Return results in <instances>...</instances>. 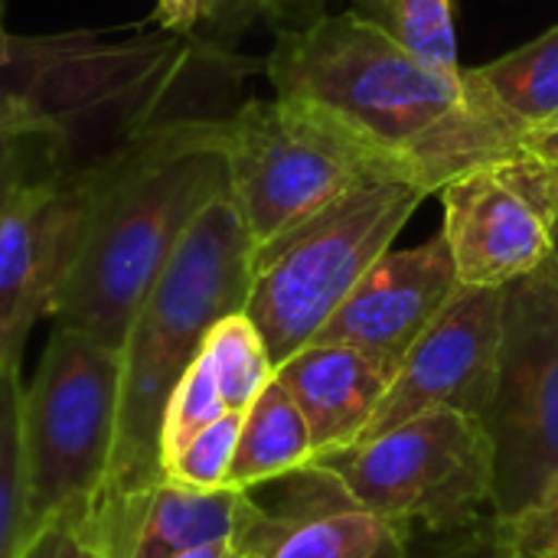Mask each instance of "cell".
Wrapping results in <instances>:
<instances>
[{
	"label": "cell",
	"mask_w": 558,
	"mask_h": 558,
	"mask_svg": "<svg viewBox=\"0 0 558 558\" xmlns=\"http://www.w3.org/2000/svg\"><path fill=\"white\" fill-rule=\"evenodd\" d=\"M265 69L275 95L330 111L425 193L526 150L530 128L474 69L428 65L356 10L281 29Z\"/></svg>",
	"instance_id": "cell-1"
},
{
	"label": "cell",
	"mask_w": 558,
	"mask_h": 558,
	"mask_svg": "<svg viewBox=\"0 0 558 558\" xmlns=\"http://www.w3.org/2000/svg\"><path fill=\"white\" fill-rule=\"evenodd\" d=\"M222 118H173L82 170L88 206L75 255L46 314L56 327L121 350L190 226L229 193Z\"/></svg>",
	"instance_id": "cell-2"
},
{
	"label": "cell",
	"mask_w": 558,
	"mask_h": 558,
	"mask_svg": "<svg viewBox=\"0 0 558 558\" xmlns=\"http://www.w3.org/2000/svg\"><path fill=\"white\" fill-rule=\"evenodd\" d=\"M255 242L232 203L213 199L144 298L121 343V415L108 481L82 520L101 558H131L141 520L163 484L160 422L170 392L203 353L209 330L245 311Z\"/></svg>",
	"instance_id": "cell-3"
},
{
	"label": "cell",
	"mask_w": 558,
	"mask_h": 558,
	"mask_svg": "<svg viewBox=\"0 0 558 558\" xmlns=\"http://www.w3.org/2000/svg\"><path fill=\"white\" fill-rule=\"evenodd\" d=\"M222 49L167 29L111 36L69 29L13 36L0 29V131L62 137L82 170L186 108L190 75Z\"/></svg>",
	"instance_id": "cell-4"
},
{
	"label": "cell",
	"mask_w": 558,
	"mask_h": 558,
	"mask_svg": "<svg viewBox=\"0 0 558 558\" xmlns=\"http://www.w3.org/2000/svg\"><path fill=\"white\" fill-rule=\"evenodd\" d=\"M425 196L405 177H379L255 248L245 314L258 327L275 369L314 343L360 278L392 248Z\"/></svg>",
	"instance_id": "cell-5"
},
{
	"label": "cell",
	"mask_w": 558,
	"mask_h": 558,
	"mask_svg": "<svg viewBox=\"0 0 558 558\" xmlns=\"http://www.w3.org/2000/svg\"><path fill=\"white\" fill-rule=\"evenodd\" d=\"M222 154L229 196L255 248L288 235L360 183L405 177L330 111L281 95L252 98L229 111Z\"/></svg>",
	"instance_id": "cell-6"
},
{
	"label": "cell",
	"mask_w": 558,
	"mask_h": 558,
	"mask_svg": "<svg viewBox=\"0 0 558 558\" xmlns=\"http://www.w3.org/2000/svg\"><path fill=\"white\" fill-rule=\"evenodd\" d=\"M121 415V350L56 327L20 399V451L33 533L85 517L101 494Z\"/></svg>",
	"instance_id": "cell-7"
},
{
	"label": "cell",
	"mask_w": 558,
	"mask_h": 558,
	"mask_svg": "<svg viewBox=\"0 0 558 558\" xmlns=\"http://www.w3.org/2000/svg\"><path fill=\"white\" fill-rule=\"evenodd\" d=\"M373 513L409 533L481 520L494 494V445L481 418L428 412L376 438L317 454Z\"/></svg>",
	"instance_id": "cell-8"
},
{
	"label": "cell",
	"mask_w": 558,
	"mask_h": 558,
	"mask_svg": "<svg viewBox=\"0 0 558 558\" xmlns=\"http://www.w3.org/2000/svg\"><path fill=\"white\" fill-rule=\"evenodd\" d=\"M494 445L497 520L558 481V258L504 288L497 392L484 415Z\"/></svg>",
	"instance_id": "cell-9"
},
{
	"label": "cell",
	"mask_w": 558,
	"mask_h": 558,
	"mask_svg": "<svg viewBox=\"0 0 558 558\" xmlns=\"http://www.w3.org/2000/svg\"><path fill=\"white\" fill-rule=\"evenodd\" d=\"M232 546L242 558H409V536L314 461L242 490Z\"/></svg>",
	"instance_id": "cell-10"
},
{
	"label": "cell",
	"mask_w": 558,
	"mask_h": 558,
	"mask_svg": "<svg viewBox=\"0 0 558 558\" xmlns=\"http://www.w3.org/2000/svg\"><path fill=\"white\" fill-rule=\"evenodd\" d=\"M504 288H458L432 327L405 353L366 435L376 438L428 412H461L484 422L500 366Z\"/></svg>",
	"instance_id": "cell-11"
},
{
	"label": "cell",
	"mask_w": 558,
	"mask_h": 558,
	"mask_svg": "<svg viewBox=\"0 0 558 558\" xmlns=\"http://www.w3.org/2000/svg\"><path fill=\"white\" fill-rule=\"evenodd\" d=\"M458 288V268L441 232L415 248H389L320 327L314 343L353 347L399 373L405 353Z\"/></svg>",
	"instance_id": "cell-12"
},
{
	"label": "cell",
	"mask_w": 558,
	"mask_h": 558,
	"mask_svg": "<svg viewBox=\"0 0 558 558\" xmlns=\"http://www.w3.org/2000/svg\"><path fill=\"white\" fill-rule=\"evenodd\" d=\"M88 177L29 190L0 222V369L20 366L26 337L49 314L75 255Z\"/></svg>",
	"instance_id": "cell-13"
},
{
	"label": "cell",
	"mask_w": 558,
	"mask_h": 558,
	"mask_svg": "<svg viewBox=\"0 0 558 558\" xmlns=\"http://www.w3.org/2000/svg\"><path fill=\"white\" fill-rule=\"evenodd\" d=\"M441 235L464 288H507L556 255L549 219L504 180L497 163L454 177L441 186Z\"/></svg>",
	"instance_id": "cell-14"
},
{
	"label": "cell",
	"mask_w": 558,
	"mask_h": 558,
	"mask_svg": "<svg viewBox=\"0 0 558 558\" xmlns=\"http://www.w3.org/2000/svg\"><path fill=\"white\" fill-rule=\"evenodd\" d=\"M275 379L301 409L317 458L356 445L366 435L396 369L353 347L307 343L275 369Z\"/></svg>",
	"instance_id": "cell-15"
},
{
	"label": "cell",
	"mask_w": 558,
	"mask_h": 558,
	"mask_svg": "<svg viewBox=\"0 0 558 558\" xmlns=\"http://www.w3.org/2000/svg\"><path fill=\"white\" fill-rule=\"evenodd\" d=\"M242 510V490H186L160 484L141 520L131 558H180L206 543L232 539Z\"/></svg>",
	"instance_id": "cell-16"
},
{
	"label": "cell",
	"mask_w": 558,
	"mask_h": 558,
	"mask_svg": "<svg viewBox=\"0 0 558 558\" xmlns=\"http://www.w3.org/2000/svg\"><path fill=\"white\" fill-rule=\"evenodd\" d=\"M311 458H314L311 428L301 409L294 405V399L288 396V389L278 379H271L242 415L229 487L232 490L258 487L294 468L311 464Z\"/></svg>",
	"instance_id": "cell-17"
},
{
	"label": "cell",
	"mask_w": 558,
	"mask_h": 558,
	"mask_svg": "<svg viewBox=\"0 0 558 558\" xmlns=\"http://www.w3.org/2000/svg\"><path fill=\"white\" fill-rule=\"evenodd\" d=\"M487 92L530 131L558 118V23L533 43L474 69Z\"/></svg>",
	"instance_id": "cell-18"
},
{
	"label": "cell",
	"mask_w": 558,
	"mask_h": 558,
	"mask_svg": "<svg viewBox=\"0 0 558 558\" xmlns=\"http://www.w3.org/2000/svg\"><path fill=\"white\" fill-rule=\"evenodd\" d=\"M199 356L209 363L229 412H245L262 396V389L275 379V363L268 356V347L245 311L222 317L209 330Z\"/></svg>",
	"instance_id": "cell-19"
},
{
	"label": "cell",
	"mask_w": 558,
	"mask_h": 558,
	"mask_svg": "<svg viewBox=\"0 0 558 558\" xmlns=\"http://www.w3.org/2000/svg\"><path fill=\"white\" fill-rule=\"evenodd\" d=\"M353 10L441 72H461L451 0H353Z\"/></svg>",
	"instance_id": "cell-20"
},
{
	"label": "cell",
	"mask_w": 558,
	"mask_h": 558,
	"mask_svg": "<svg viewBox=\"0 0 558 558\" xmlns=\"http://www.w3.org/2000/svg\"><path fill=\"white\" fill-rule=\"evenodd\" d=\"M78 173L82 167L75 160V150L62 137L23 128L0 131V222L29 190L65 183Z\"/></svg>",
	"instance_id": "cell-21"
},
{
	"label": "cell",
	"mask_w": 558,
	"mask_h": 558,
	"mask_svg": "<svg viewBox=\"0 0 558 558\" xmlns=\"http://www.w3.org/2000/svg\"><path fill=\"white\" fill-rule=\"evenodd\" d=\"M20 366L0 369V558H20L33 536L20 451Z\"/></svg>",
	"instance_id": "cell-22"
},
{
	"label": "cell",
	"mask_w": 558,
	"mask_h": 558,
	"mask_svg": "<svg viewBox=\"0 0 558 558\" xmlns=\"http://www.w3.org/2000/svg\"><path fill=\"white\" fill-rule=\"evenodd\" d=\"M229 409L222 402L219 383L203 356L183 373L177 389L167 399L163 422H160V468L173 461L203 428H209L216 418H222Z\"/></svg>",
	"instance_id": "cell-23"
},
{
	"label": "cell",
	"mask_w": 558,
	"mask_h": 558,
	"mask_svg": "<svg viewBox=\"0 0 558 558\" xmlns=\"http://www.w3.org/2000/svg\"><path fill=\"white\" fill-rule=\"evenodd\" d=\"M245 412H226L209 428H203L173 461L163 464V481L186 490H222L229 487V471L242 432Z\"/></svg>",
	"instance_id": "cell-24"
},
{
	"label": "cell",
	"mask_w": 558,
	"mask_h": 558,
	"mask_svg": "<svg viewBox=\"0 0 558 558\" xmlns=\"http://www.w3.org/2000/svg\"><path fill=\"white\" fill-rule=\"evenodd\" d=\"M494 523L510 558H558V481L520 513Z\"/></svg>",
	"instance_id": "cell-25"
},
{
	"label": "cell",
	"mask_w": 558,
	"mask_h": 558,
	"mask_svg": "<svg viewBox=\"0 0 558 558\" xmlns=\"http://www.w3.org/2000/svg\"><path fill=\"white\" fill-rule=\"evenodd\" d=\"M409 558H510L497 539L494 513L454 530L409 533Z\"/></svg>",
	"instance_id": "cell-26"
},
{
	"label": "cell",
	"mask_w": 558,
	"mask_h": 558,
	"mask_svg": "<svg viewBox=\"0 0 558 558\" xmlns=\"http://www.w3.org/2000/svg\"><path fill=\"white\" fill-rule=\"evenodd\" d=\"M20 558H101L92 546L78 517H62L39 526L29 543L23 546Z\"/></svg>",
	"instance_id": "cell-27"
},
{
	"label": "cell",
	"mask_w": 558,
	"mask_h": 558,
	"mask_svg": "<svg viewBox=\"0 0 558 558\" xmlns=\"http://www.w3.org/2000/svg\"><path fill=\"white\" fill-rule=\"evenodd\" d=\"M258 20L252 0H199V26L206 43L226 49Z\"/></svg>",
	"instance_id": "cell-28"
},
{
	"label": "cell",
	"mask_w": 558,
	"mask_h": 558,
	"mask_svg": "<svg viewBox=\"0 0 558 558\" xmlns=\"http://www.w3.org/2000/svg\"><path fill=\"white\" fill-rule=\"evenodd\" d=\"M255 3V13L265 16L268 23L281 29H301L314 20L324 16L327 10V0H252Z\"/></svg>",
	"instance_id": "cell-29"
},
{
	"label": "cell",
	"mask_w": 558,
	"mask_h": 558,
	"mask_svg": "<svg viewBox=\"0 0 558 558\" xmlns=\"http://www.w3.org/2000/svg\"><path fill=\"white\" fill-rule=\"evenodd\" d=\"M154 20H157V29L180 33V36H196V29H199V0H157Z\"/></svg>",
	"instance_id": "cell-30"
},
{
	"label": "cell",
	"mask_w": 558,
	"mask_h": 558,
	"mask_svg": "<svg viewBox=\"0 0 558 558\" xmlns=\"http://www.w3.org/2000/svg\"><path fill=\"white\" fill-rule=\"evenodd\" d=\"M526 150H533L536 157H546L549 163H558V121L539 124L526 134Z\"/></svg>",
	"instance_id": "cell-31"
},
{
	"label": "cell",
	"mask_w": 558,
	"mask_h": 558,
	"mask_svg": "<svg viewBox=\"0 0 558 558\" xmlns=\"http://www.w3.org/2000/svg\"><path fill=\"white\" fill-rule=\"evenodd\" d=\"M180 558H242V553L232 546V539H219V543H206L193 553H183Z\"/></svg>",
	"instance_id": "cell-32"
},
{
	"label": "cell",
	"mask_w": 558,
	"mask_h": 558,
	"mask_svg": "<svg viewBox=\"0 0 558 558\" xmlns=\"http://www.w3.org/2000/svg\"><path fill=\"white\" fill-rule=\"evenodd\" d=\"M553 248H556V258H558V216H556V222H553Z\"/></svg>",
	"instance_id": "cell-33"
},
{
	"label": "cell",
	"mask_w": 558,
	"mask_h": 558,
	"mask_svg": "<svg viewBox=\"0 0 558 558\" xmlns=\"http://www.w3.org/2000/svg\"><path fill=\"white\" fill-rule=\"evenodd\" d=\"M0 29H3V0H0Z\"/></svg>",
	"instance_id": "cell-34"
},
{
	"label": "cell",
	"mask_w": 558,
	"mask_h": 558,
	"mask_svg": "<svg viewBox=\"0 0 558 558\" xmlns=\"http://www.w3.org/2000/svg\"><path fill=\"white\" fill-rule=\"evenodd\" d=\"M556 121H558V118H556Z\"/></svg>",
	"instance_id": "cell-35"
}]
</instances>
